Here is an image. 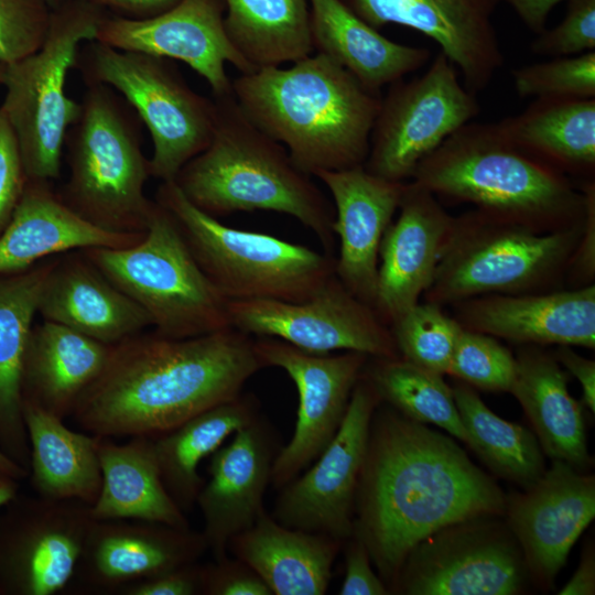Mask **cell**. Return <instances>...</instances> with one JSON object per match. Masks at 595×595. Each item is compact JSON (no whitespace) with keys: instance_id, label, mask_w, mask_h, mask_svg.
Returning a JSON list of instances; mask_svg holds the SVG:
<instances>
[{"instance_id":"obj_16","label":"cell","mask_w":595,"mask_h":595,"mask_svg":"<svg viewBox=\"0 0 595 595\" xmlns=\"http://www.w3.org/2000/svg\"><path fill=\"white\" fill-rule=\"evenodd\" d=\"M90 506L18 494L0 509V595H53L72 581Z\"/></svg>"},{"instance_id":"obj_50","label":"cell","mask_w":595,"mask_h":595,"mask_svg":"<svg viewBox=\"0 0 595 595\" xmlns=\"http://www.w3.org/2000/svg\"><path fill=\"white\" fill-rule=\"evenodd\" d=\"M560 365L565 367L580 382L584 404L595 411V363L570 348L560 346L553 355Z\"/></svg>"},{"instance_id":"obj_55","label":"cell","mask_w":595,"mask_h":595,"mask_svg":"<svg viewBox=\"0 0 595 595\" xmlns=\"http://www.w3.org/2000/svg\"><path fill=\"white\" fill-rule=\"evenodd\" d=\"M0 472L12 476L18 480H22L28 477V470L10 459L4 453L0 451Z\"/></svg>"},{"instance_id":"obj_52","label":"cell","mask_w":595,"mask_h":595,"mask_svg":"<svg viewBox=\"0 0 595 595\" xmlns=\"http://www.w3.org/2000/svg\"><path fill=\"white\" fill-rule=\"evenodd\" d=\"M506 2L522 23L540 34L545 30L548 18L554 7L564 0H500Z\"/></svg>"},{"instance_id":"obj_32","label":"cell","mask_w":595,"mask_h":595,"mask_svg":"<svg viewBox=\"0 0 595 595\" xmlns=\"http://www.w3.org/2000/svg\"><path fill=\"white\" fill-rule=\"evenodd\" d=\"M101 487L90 506L95 520H141L188 528L186 515L169 495L159 469L153 437L117 443L100 436Z\"/></svg>"},{"instance_id":"obj_44","label":"cell","mask_w":595,"mask_h":595,"mask_svg":"<svg viewBox=\"0 0 595 595\" xmlns=\"http://www.w3.org/2000/svg\"><path fill=\"white\" fill-rule=\"evenodd\" d=\"M530 48L554 57L595 51V0H569L564 19L538 34Z\"/></svg>"},{"instance_id":"obj_38","label":"cell","mask_w":595,"mask_h":595,"mask_svg":"<svg viewBox=\"0 0 595 595\" xmlns=\"http://www.w3.org/2000/svg\"><path fill=\"white\" fill-rule=\"evenodd\" d=\"M452 390L465 443L500 477L523 488L536 483L545 470L536 435L494 413L469 385L459 382Z\"/></svg>"},{"instance_id":"obj_30","label":"cell","mask_w":595,"mask_h":595,"mask_svg":"<svg viewBox=\"0 0 595 595\" xmlns=\"http://www.w3.org/2000/svg\"><path fill=\"white\" fill-rule=\"evenodd\" d=\"M56 259L0 275V451L26 470L30 448L23 419V359L41 291Z\"/></svg>"},{"instance_id":"obj_48","label":"cell","mask_w":595,"mask_h":595,"mask_svg":"<svg viewBox=\"0 0 595 595\" xmlns=\"http://www.w3.org/2000/svg\"><path fill=\"white\" fill-rule=\"evenodd\" d=\"M201 566L187 564L123 587L122 595H195L201 594Z\"/></svg>"},{"instance_id":"obj_34","label":"cell","mask_w":595,"mask_h":595,"mask_svg":"<svg viewBox=\"0 0 595 595\" xmlns=\"http://www.w3.org/2000/svg\"><path fill=\"white\" fill-rule=\"evenodd\" d=\"M30 463L28 477L35 495L77 500L91 506L100 491V436L69 429L43 409L23 401Z\"/></svg>"},{"instance_id":"obj_39","label":"cell","mask_w":595,"mask_h":595,"mask_svg":"<svg viewBox=\"0 0 595 595\" xmlns=\"http://www.w3.org/2000/svg\"><path fill=\"white\" fill-rule=\"evenodd\" d=\"M364 376L380 400L419 423L434 424L465 442L466 435L453 396L443 375L403 358H374Z\"/></svg>"},{"instance_id":"obj_21","label":"cell","mask_w":595,"mask_h":595,"mask_svg":"<svg viewBox=\"0 0 595 595\" xmlns=\"http://www.w3.org/2000/svg\"><path fill=\"white\" fill-rule=\"evenodd\" d=\"M207 545L202 532L141 520H95L71 581L83 591L119 594L138 581L196 563Z\"/></svg>"},{"instance_id":"obj_6","label":"cell","mask_w":595,"mask_h":595,"mask_svg":"<svg viewBox=\"0 0 595 595\" xmlns=\"http://www.w3.org/2000/svg\"><path fill=\"white\" fill-rule=\"evenodd\" d=\"M142 127L113 88L86 85L80 115L64 140L68 178L55 191L69 209L98 228L144 234L149 227L155 202L144 195L151 173L142 152Z\"/></svg>"},{"instance_id":"obj_14","label":"cell","mask_w":595,"mask_h":595,"mask_svg":"<svg viewBox=\"0 0 595 595\" xmlns=\"http://www.w3.org/2000/svg\"><path fill=\"white\" fill-rule=\"evenodd\" d=\"M228 314L231 327L247 335L278 338L307 353L399 357L389 326L336 275L306 301L231 300Z\"/></svg>"},{"instance_id":"obj_15","label":"cell","mask_w":595,"mask_h":595,"mask_svg":"<svg viewBox=\"0 0 595 595\" xmlns=\"http://www.w3.org/2000/svg\"><path fill=\"white\" fill-rule=\"evenodd\" d=\"M380 401L361 374L334 437L307 470L281 488L272 516L278 522L340 542L354 534L358 483Z\"/></svg>"},{"instance_id":"obj_33","label":"cell","mask_w":595,"mask_h":595,"mask_svg":"<svg viewBox=\"0 0 595 595\" xmlns=\"http://www.w3.org/2000/svg\"><path fill=\"white\" fill-rule=\"evenodd\" d=\"M511 392L530 420L542 451L576 469L589 464L580 403L567 390V374L553 355L536 345L516 357Z\"/></svg>"},{"instance_id":"obj_28","label":"cell","mask_w":595,"mask_h":595,"mask_svg":"<svg viewBox=\"0 0 595 595\" xmlns=\"http://www.w3.org/2000/svg\"><path fill=\"white\" fill-rule=\"evenodd\" d=\"M111 345L45 321L32 327L22 368V397L65 420L104 370Z\"/></svg>"},{"instance_id":"obj_2","label":"cell","mask_w":595,"mask_h":595,"mask_svg":"<svg viewBox=\"0 0 595 595\" xmlns=\"http://www.w3.org/2000/svg\"><path fill=\"white\" fill-rule=\"evenodd\" d=\"M261 368L255 339L234 327L190 338L142 332L111 345L71 418L98 436L155 437L235 399Z\"/></svg>"},{"instance_id":"obj_46","label":"cell","mask_w":595,"mask_h":595,"mask_svg":"<svg viewBox=\"0 0 595 595\" xmlns=\"http://www.w3.org/2000/svg\"><path fill=\"white\" fill-rule=\"evenodd\" d=\"M201 588L207 595H272L249 565L228 556L201 566Z\"/></svg>"},{"instance_id":"obj_3","label":"cell","mask_w":595,"mask_h":595,"mask_svg":"<svg viewBox=\"0 0 595 595\" xmlns=\"http://www.w3.org/2000/svg\"><path fill=\"white\" fill-rule=\"evenodd\" d=\"M291 64L231 80L241 110L311 176L364 165L381 94L322 53Z\"/></svg>"},{"instance_id":"obj_9","label":"cell","mask_w":595,"mask_h":595,"mask_svg":"<svg viewBox=\"0 0 595 595\" xmlns=\"http://www.w3.org/2000/svg\"><path fill=\"white\" fill-rule=\"evenodd\" d=\"M109 14L87 0H66L52 10L47 35L34 53L6 65L0 106L18 139L30 181L61 175L64 140L80 115V102L66 94L83 42L95 41Z\"/></svg>"},{"instance_id":"obj_17","label":"cell","mask_w":595,"mask_h":595,"mask_svg":"<svg viewBox=\"0 0 595 595\" xmlns=\"http://www.w3.org/2000/svg\"><path fill=\"white\" fill-rule=\"evenodd\" d=\"M255 349L263 367L283 369L299 393L293 435L279 450L271 470L270 484L282 488L310 466L338 431L369 356L312 354L273 337H257Z\"/></svg>"},{"instance_id":"obj_1","label":"cell","mask_w":595,"mask_h":595,"mask_svg":"<svg viewBox=\"0 0 595 595\" xmlns=\"http://www.w3.org/2000/svg\"><path fill=\"white\" fill-rule=\"evenodd\" d=\"M500 487L448 436L401 413H374L354 536L393 586L410 551L446 526L505 512Z\"/></svg>"},{"instance_id":"obj_40","label":"cell","mask_w":595,"mask_h":595,"mask_svg":"<svg viewBox=\"0 0 595 595\" xmlns=\"http://www.w3.org/2000/svg\"><path fill=\"white\" fill-rule=\"evenodd\" d=\"M389 328L401 358L444 375L463 326L441 305L425 302L409 309Z\"/></svg>"},{"instance_id":"obj_26","label":"cell","mask_w":595,"mask_h":595,"mask_svg":"<svg viewBox=\"0 0 595 595\" xmlns=\"http://www.w3.org/2000/svg\"><path fill=\"white\" fill-rule=\"evenodd\" d=\"M43 320L107 345L152 326L149 314L108 280L83 253L57 256L39 300Z\"/></svg>"},{"instance_id":"obj_29","label":"cell","mask_w":595,"mask_h":595,"mask_svg":"<svg viewBox=\"0 0 595 595\" xmlns=\"http://www.w3.org/2000/svg\"><path fill=\"white\" fill-rule=\"evenodd\" d=\"M340 543L283 526L264 510L249 529L230 540L228 551L249 565L272 595H323Z\"/></svg>"},{"instance_id":"obj_35","label":"cell","mask_w":595,"mask_h":595,"mask_svg":"<svg viewBox=\"0 0 595 595\" xmlns=\"http://www.w3.org/2000/svg\"><path fill=\"white\" fill-rule=\"evenodd\" d=\"M515 144L569 177L595 174V98H537L496 122Z\"/></svg>"},{"instance_id":"obj_20","label":"cell","mask_w":595,"mask_h":595,"mask_svg":"<svg viewBox=\"0 0 595 595\" xmlns=\"http://www.w3.org/2000/svg\"><path fill=\"white\" fill-rule=\"evenodd\" d=\"M524 489L506 502L508 528L520 547L528 573L549 586L595 517V478L553 461Z\"/></svg>"},{"instance_id":"obj_22","label":"cell","mask_w":595,"mask_h":595,"mask_svg":"<svg viewBox=\"0 0 595 595\" xmlns=\"http://www.w3.org/2000/svg\"><path fill=\"white\" fill-rule=\"evenodd\" d=\"M398 209L380 242L374 303L388 326L432 283L454 223L436 196L414 181L405 183Z\"/></svg>"},{"instance_id":"obj_10","label":"cell","mask_w":595,"mask_h":595,"mask_svg":"<svg viewBox=\"0 0 595 595\" xmlns=\"http://www.w3.org/2000/svg\"><path fill=\"white\" fill-rule=\"evenodd\" d=\"M82 251L149 314L156 334L190 338L231 327L228 300L198 266L173 216L156 202L139 242Z\"/></svg>"},{"instance_id":"obj_24","label":"cell","mask_w":595,"mask_h":595,"mask_svg":"<svg viewBox=\"0 0 595 595\" xmlns=\"http://www.w3.org/2000/svg\"><path fill=\"white\" fill-rule=\"evenodd\" d=\"M329 191L339 238L335 275L357 299L374 309L379 247L396 210L405 182L386 180L364 165L322 172L317 176Z\"/></svg>"},{"instance_id":"obj_41","label":"cell","mask_w":595,"mask_h":595,"mask_svg":"<svg viewBox=\"0 0 595 595\" xmlns=\"http://www.w3.org/2000/svg\"><path fill=\"white\" fill-rule=\"evenodd\" d=\"M512 77L520 97L595 98V51L519 67Z\"/></svg>"},{"instance_id":"obj_8","label":"cell","mask_w":595,"mask_h":595,"mask_svg":"<svg viewBox=\"0 0 595 595\" xmlns=\"http://www.w3.org/2000/svg\"><path fill=\"white\" fill-rule=\"evenodd\" d=\"M583 227L539 232L477 209L454 217L425 301L442 306L486 294L552 291L566 275Z\"/></svg>"},{"instance_id":"obj_53","label":"cell","mask_w":595,"mask_h":595,"mask_svg":"<svg viewBox=\"0 0 595 595\" xmlns=\"http://www.w3.org/2000/svg\"><path fill=\"white\" fill-rule=\"evenodd\" d=\"M595 593V556L587 549L573 576L559 592L560 595H593Z\"/></svg>"},{"instance_id":"obj_27","label":"cell","mask_w":595,"mask_h":595,"mask_svg":"<svg viewBox=\"0 0 595 595\" xmlns=\"http://www.w3.org/2000/svg\"><path fill=\"white\" fill-rule=\"evenodd\" d=\"M144 234H116L98 228L60 199L53 182L28 180L0 234V275L22 272L42 260L74 250L129 247Z\"/></svg>"},{"instance_id":"obj_47","label":"cell","mask_w":595,"mask_h":595,"mask_svg":"<svg viewBox=\"0 0 595 595\" xmlns=\"http://www.w3.org/2000/svg\"><path fill=\"white\" fill-rule=\"evenodd\" d=\"M346 549V569L340 595H385L388 588L374 572L371 559L364 542L351 536Z\"/></svg>"},{"instance_id":"obj_49","label":"cell","mask_w":595,"mask_h":595,"mask_svg":"<svg viewBox=\"0 0 595 595\" xmlns=\"http://www.w3.org/2000/svg\"><path fill=\"white\" fill-rule=\"evenodd\" d=\"M580 186L586 191L587 208L582 237L566 272L571 281L575 280L574 288L592 284L595 273V182L594 180L584 181Z\"/></svg>"},{"instance_id":"obj_57","label":"cell","mask_w":595,"mask_h":595,"mask_svg":"<svg viewBox=\"0 0 595 595\" xmlns=\"http://www.w3.org/2000/svg\"><path fill=\"white\" fill-rule=\"evenodd\" d=\"M6 65L0 63V86L2 85Z\"/></svg>"},{"instance_id":"obj_51","label":"cell","mask_w":595,"mask_h":595,"mask_svg":"<svg viewBox=\"0 0 595 595\" xmlns=\"http://www.w3.org/2000/svg\"><path fill=\"white\" fill-rule=\"evenodd\" d=\"M112 15L127 19H147L174 7L180 0H87Z\"/></svg>"},{"instance_id":"obj_54","label":"cell","mask_w":595,"mask_h":595,"mask_svg":"<svg viewBox=\"0 0 595 595\" xmlns=\"http://www.w3.org/2000/svg\"><path fill=\"white\" fill-rule=\"evenodd\" d=\"M20 493V480L0 472V509Z\"/></svg>"},{"instance_id":"obj_7","label":"cell","mask_w":595,"mask_h":595,"mask_svg":"<svg viewBox=\"0 0 595 595\" xmlns=\"http://www.w3.org/2000/svg\"><path fill=\"white\" fill-rule=\"evenodd\" d=\"M155 202L173 216L198 266L228 301L303 302L335 275L331 253L224 225L192 204L174 181L161 182Z\"/></svg>"},{"instance_id":"obj_56","label":"cell","mask_w":595,"mask_h":595,"mask_svg":"<svg viewBox=\"0 0 595 595\" xmlns=\"http://www.w3.org/2000/svg\"><path fill=\"white\" fill-rule=\"evenodd\" d=\"M51 10L57 9L66 0H45Z\"/></svg>"},{"instance_id":"obj_12","label":"cell","mask_w":595,"mask_h":595,"mask_svg":"<svg viewBox=\"0 0 595 595\" xmlns=\"http://www.w3.org/2000/svg\"><path fill=\"white\" fill-rule=\"evenodd\" d=\"M479 111L476 95L459 83L456 67L440 51L422 76L389 85L364 166L386 180L412 178L418 164Z\"/></svg>"},{"instance_id":"obj_23","label":"cell","mask_w":595,"mask_h":595,"mask_svg":"<svg viewBox=\"0 0 595 595\" xmlns=\"http://www.w3.org/2000/svg\"><path fill=\"white\" fill-rule=\"evenodd\" d=\"M278 452L271 426L258 416L210 455L209 479L196 505L204 519L207 550L215 560L226 558L230 540L264 511L263 497Z\"/></svg>"},{"instance_id":"obj_18","label":"cell","mask_w":595,"mask_h":595,"mask_svg":"<svg viewBox=\"0 0 595 595\" xmlns=\"http://www.w3.org/2000/svg\"><path fill=\"white\" fill-rule=\"evenodd\" d=\"M224 14L223 0H180L165 12L138 20L107 14L96 41L184 62L207 82L214 97L226 96L232 93L226 63L240 74L256 69L230 42Z\"/></svg>"},{"instance_id":"obj_43","label":"cell","mask_w":595,"mask_h":595,"mask_svg":"<svg viewBox=\"0 0 595 595\" xmlns=\"http://www.w3.org/2000/svg\"><path fill=\"white\" fill-rule=\"evenodd\" d=\"M51 14L45 0H0V63L8 65L37 51Z\"/></svg>"},{"instance_id":"obj_11","label":"cell","mask_w":595,"mask_h":595,"mask_svg":"<svg viewBox=\"0 0 595 595\" xmlns=\"http://www.w3.org/2000/svg\"><path fill=\"white\" fill-rule=\"evenodd\" d=\"M75 68L85 85L110 86L136 110L152 140L151 176L174 181L183 165L209 144L214 99L196 93L172 60L95 40L80 45Z\"/></svg>"},{"instance_id":"obj_31","label":"cell","mask_w":595,"mask_h":595,"mask_svg":"<svg viewBox=\"0 0 595 595\" xmlns=\"http://www.w3.org/2000/svg\"><path fill=\"white\" fill-rule=\"evenodd\" d=\"M313 50L337 62L366 88L382 87L422 67L425 47L391 41L354 13L343 0H309Z\"/></svg>"},{"instance_id":"obj_45","label":"cell","mask_w":595,"mask_h":595,"mask_svg":"<svg viewBox=\"0 0 595 595\" xmlns=\"http://www.w3.org/2000/svg\"><path fill=\"white\" fill-rule=\"evenodd\" d=\"M26 183L18 139L0 108V234L11 219Z\"/></svg>"},{"instance_id":"obj_4","label":"cell","mask_w":595,"mask_h":595,"mask_svg":"<svg viewBox=\"0 0 595 595\" xmlns=\"http://www.w3.org/2000/svg\"><path fill=\"white\" fill-rule=\"evenodd\" d=\"M412 181L539 232L582 226L586 216V191L515 144L497 123L461 127L418 164Z\"/></svg>"},{"instance_id":"obj_42","label":"cell","mask_w":595,"mask_h":595,"mask_svg":"<svg viewBox=\"0 0 595 595\" xmlns=\"http://www.w3.org/2000/svg\"><path fill=\"white\" fill-rule=\"evenodd\" d=\"M516 370V357L494 336L463 327L447 374L483 390L510 391Z\"/></svg>"},{"instance_id":"obj_19","label":"cell","mask_w":595,"mask_h":595,"mask_svg":"<svg viewBox=\"0 0 595 595\" xmlns=\"http://www.w3.org/2000/svg\"><path fill=\"white\" fill-rule=\"evenodd\" d=\"M376 30L388 24L430 37L454 64L467 90L485 89L505 58L494 24L500 0H343Z\"/></svg>"},{"instance_id":"obj_5","label":"cell","mask_w":595,"mask_h":595,"mask_svg":"<svg viewBox=\"0 0 595 595\" xmlns=\"http://www.w3.org/2000/svg\"><path fill=\"white\" fill-rule=\"evenodd\" d=\"M213 99L210 142L174 178L182 193L216 218L253 210L290 215L331 250L334 206L312 176L294 163L283 144L245 115L232 93Z\"/></svg>"},{"instance_id":"obj_37","label":"cell","mask_w":595,"mask_h":595,"mask_svg":"<svg viewBox=\"0 0 595 595\" xmlns=\"http://www.w3.org/2000/svg\"><path fill=\"white\" fill-rule=\"evenodd\" d=\"M224 25L236 50L255 69L311 55L309 0H223Z\"/></svg>"},{"instance_id":"obj_25","label":"cell","mask_w":595,"mask_h":595,"mask_svg":"<svg viewBox=\"0 0 595 595\" xmlns=\"http://www.w3.org/2000/svg\"><path fill=\"white\" fill-rule=\"evenodd\" d=\"M466 329L519 344L595 347V285L486 294L453 304Z\"/></svg>"},{"instance_id":"obj_36","label":"cell","mask_w":595,"mask_h":595,"mask_svg":"<svg viewBox=\"0 0 595 595\" xmlns=\"http://www.w3.org/2000/svg\"><path fill=\"white\" fill-rule=\"evenodd\" d=\"M253 397L241 393L232 400L209 408L176 428L153 437L162 482L177 507L186 515L196 505L205 484L201 462L258 416Z\"/></svg>"},{"instance_id":"obj_13","label":"cell","mask_w":595,"mask_h":595,"mask_svg":"<svg viewBox=\"0 0 595 595\" xmlns=\"http://www.w3.org/2000/svg\"><path fill=\"white\" fill-rule=\"evenodd\" d=\"M482 516L431 533L408 554L393 588L408 595H513L528 570L509 528Z\"/></svg>"}]
</instances>
